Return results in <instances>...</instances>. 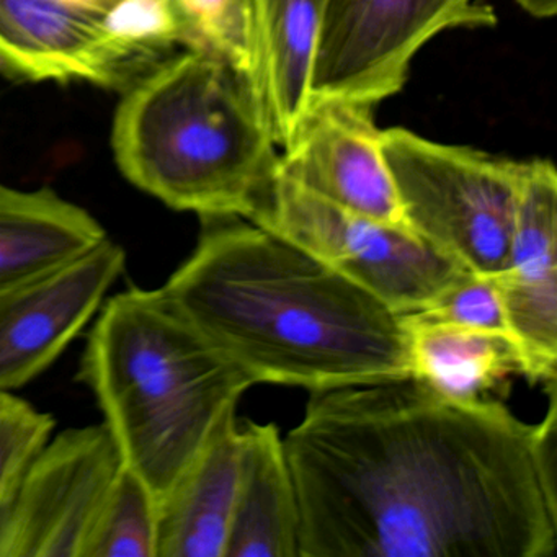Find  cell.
<instances>
[{"mask_svg":"<svg viewBox=\"0 0 557 557\" xmlns=\"http://www.w3.org/2000/svg\"><path fill=\"white\" fill-rule=\"evenodd\" d=\"M540 422L413 377L312 391L283 438L299 557H553L557 387Z\"/></svg>","mask_w":557,"mask_h":557,"instance_id":"1","label":"cell"},{"mask_svg":"<svg viewBox=\"0 0 557 557\" xmlns=\"http://www.w3.org/2000/svg\"><path fill=\"white\" fill-rule=\"evenodd\" d=\"M162 292L253 384L312 393L410 377L400 312L244 218H201Z\"/></svg>","mask_w":557,"mask_h":557,"instance_id":"2","label":"cell"},{"mask_svg":"<svg viewBox=\"0 0 557 557\" xmlns=\"http://www.w3.org/2000/svg\"><path fill=\"white\" fill-rule=\"evenodd\" d=\"M79 380L96 397L123 466L158 505L253 386L162 288H128L106 299Z\"/></svg>","mask_w":557,"mask_h":557,"instance_id":"3","label":"cell"},{"mask_svg":"<svg viewBox=\"0 0 557 557\" xmlns=\"http://www.w3.org/2000/svg\"><path fill=\"white\" fill-rule=\"evenodd\" d=\"M112 148L129 184L200 218L250 220L278 164L243 74L203 50L172 54L123 90Z\"/></svg>","mask_w":557,"mask_h":557,"instance_id":"4","label":"cell"},{"mask_svg":"<svg viewBox=\"0 0 557 557\" xmlns=\"http://www.w3.org/2000/svg\"><path fill=\"white\" fill-rule=\"evenodd\" d=\"M177 50L208 51L205 0H0V76L122 94Z\"/></svg>","mask_w":557,"mask_h":557,"instance_id":"5","label":"cell"},{"mask_svg":"<svg viewBox=\"0 0 557 557\" xmlns=\"http://www.w3.org/2000/svg\"><path fill=\"white\" fill-rule=\"evenodd\" d=\"M404 223L475 275L507 263L521 162L440 145L404 128L380 133Z\"/></svg>","mask_w":557,"mask_h":557,"instance_id":"6","label":"cell"},{"mask_svg":"<svg viewBox=\"0 0 557 557\" xmlns=\"http://www.w3.org/2000/svg\"><path fill=\"white\" fill-rule=\"evenodd\" d=\"M249 221L301 247L400 314L469 272L407 226L331 203L275 174Z\"/></svg>","mask_w":557,"mask_h":557,"instance_id":"7","label":"cell"},{"mask_svg":"<svg viewBox=\"0 0 557 557\" xmlns=\"http://www.w3.org/2000/svg\"><path fill=\"white\" fill-rule=\"evenodd\" d=\"M494 24V9L472 0H325L311 102L374 107L403 89L410 61L436 34Z\"/></svg>","mask_w":557,"mask_h":557,"instance_id":"8","label":"cell"},{"mask_svg":"<svg viewBox=\"0 0 557 557\" xmlns=\"http://www.w3.org/2000/svg\"><path fill=\"white\" fill-rule=\"evenodd\" d=\"M122 468L103 423L51 435L0 510V557H84Z\"/></svg>","mask_w":557,"mask_h":557,"instance_id":"9","label":"cell"},{"mask_svg":"<svg viewBox=\"0 0 557 557\" xmlns=\"http://www.w3.org/2000/svg\"><path fill=\"white\" fill-rule=\"evenodd\" d=\"M120 244H102L0 296V394L48 370L96 318L125 270Z\"/></svg>","mask_w":557,"mask_h":557,"instance_id":"10","label":"cell"},{"mask_svg":"<svg viewBox=\"0 0 557 557\" xmlns=\"http://www.w3.org/2000/svg\"><path fill=\"white\" fill-rule=\"evenodd\" d=\"M557 174L553 162H521L520 191L505 269L495 276L505 321L531 384H556Z\"/></svg>","mask_w":557,"mask_h":557,"instance_id":"11","label":"cell"},{"mask_svg":"<svg viewBox=\"0 0 557 557\" xmlns=\"http://www.w3.org/2000/svg\"><path fill=\"white\" fill-rule=\"evenodd\" d=\"M373 122V107L309 103L276 174L311 194L383 223L406 226Z\"/></svg>","mask_w":557,"mask_h":557,"instance_id":"12","label":"cell"},{"mask_svg":"<svg viewBox=\"0 0 557 557\" xmlns=\"http://www.w3.org/2000/svg\"><path fill=\"white\" fill-rule=\"evenodd\" d=\"M325 0H243L239 73L275 146L292 141L311 102Z\"/></svg>","mask_w":557,"mask_h":557,"instance_id":"13","label":"cell"},{"mask_svg":"<svg viewBox=\"0 0 557 557\" xmlns=\"http://www.w3.org/2000/svg\"><path fill=\"white\" fill-rule=\"evenodd\" d=\"M240 458L243 432L231 410L159 502L158 557H226Z\"/></svg>","mask_w":557,"mask_h":557,"instance_id":"14","label":"cell"},{"mask_svg":"<svg viewBox=\"0 0 557 557\" xmlns=\"http://www.w3.org/2000/svg\"><path fill=\"white\" fill-rule=\"evenodd\" d=\"M109 239L84 208L53 190L0 184V296L34 282Z\"/></svg>","mask_w":557,"mask_h":557,"instance_id":"15","label":"cell"},{"mask_svg":"<svg viewBox=\"0 0 557 557\" xmlns=\"http://www.w3.org/2000/svg\"><path fill=\"white\" fill-rule=\"evenodd\" d=\"M226 557H299V505L275 423L247 422Z\"/></svg>","mask_w":557,"mask_h":557,"instance_id":"16","label":"cell"},{"mask_svg":"<svg viewBox=\"0 0 557 557\" xmlns=\"http://www.w3.org/2000/svg\"><path fill=\"white\" fill-rule=\"evenodd\" d=\"M410 377L449 399H488L511 374H524L523 355L504 332L430 321L407 312Z\"/></svg>","mask_w":557,"mask_h":557,"instance_id":"17","label":"cell"},{"mask_svg":"<svg viewBox=\"0 0 557 557\" xmlns=\"http://www.w3.org/2000/svg\"><path fill=\"white\" fill-rule=\"evenodd\" d=\"M158 515L152 492L123 466L100 507L84 557H158Z\"/></svg>","mask_w":557,"mask_h":557,"instance_id":"18","label":"cell"},{"mask_svg":"<svg viewBox=\"0 0 557 557\" xmlns=\"http://www.w3.org/2000/svg\"><path fill=\"white\" fill-rule=\"evenodd\" d=\"M53 430L50 413L40 412L12 393L0 394V510Z\"/></svg>","mask_w":557,"mask_h":557,"instance_id":"19","label":"cell"},{"mask_svg":"<svg viewBox=\"0 0 557 557\" xmlns=\"http://www.w3.org/2000/svg\"><path fill=\"white\" fill-rule=\"evenodd\" d=\"M413 312L430 321L510 335L495 276L468 272Z\"/></svg>","mask_w":557,"mask_h":557,"instance_id":"20","label":"cell"},{"mask_svg":"<svg viewBox=\"0 0 557 557\" xmlns=\"http://www.w3.org/2000/svg\"><path fill=\"white\" fill-rule=\"evenodd\" d=\"M518 4L534 17H553L557 12V0H518Z\"/></svg>","mask_w":557,"mask_h":557,"instance_id":"21","label":"cell"}]
</instances>
